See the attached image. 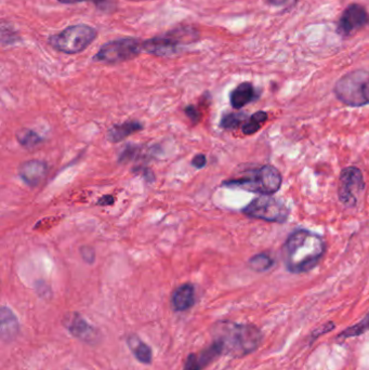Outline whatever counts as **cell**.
I'll return each instance as SVG.
<instances>
[{
  "mask_svg": "<svg viewBox=\"0 0 369 370\" xmlns=\"http://www.w3.org/2000/svg\"><path fill=\"white\" fill-rule=\"evenodd\" d=\"M325 241L308 231L297 230L289 235L284 245V261L291 273L300 274L313 270L325 254Z\"/></svg>",
  "mask_w": 369,
  "mask_h": 370,
  "instance_id": "cell-1",
  "label": "cell"
},
{
  "mask_svg": "<svg viewBox=\"0 0 369 370\" xmlns=\"http://www.w3.org/2000/svg\"><path fill=\"white\" fill-rule=\"evenodd\" d=\"M214 342L219 345L222 354L243 358L257 350L262 342V332L254 325L222 320L212 328Z\"/></svg>",
  "mask_w": 369,
  "mask_h": 370,
  "instance_id": "cell-2",
  "label": "cell"
},
{
  "mask_svg": "<svg viewBox=\"0 0 369 370\" xmlns=\"http://www.w3.org/2000/svg\"><path fill=\"white\" fill-rule=\"evenodd\" d=\"M282 181L280 171L273 166L267 165L248 171L244 177L227 181L224 185L261 195H272L280 190Z\"/></svg>",
  "mask_w": 369,
  "mask_h": 370,
  "instance_id": "cell-3",
  "label": "cell"
},
{
  "mask_svg": "<svg viewBox=\"0 0 369 370\" xmlns=\"http://www.w3.org/2000/svg\"><path fill=\"white\" fill-rule=\"evenodd\" d=\"M335 94L344 105L359 107L369 105V72L354 71L337 81Z\"/></svg>",
  "mask_w": 369,
  "mask_h": 370,
  "instance_id": "cell-4",
  "label": "cell"
},
{
  "mask_svg": "<svg viewBox=\"0 0 369 370\" xmlns=\"http://www.w3.org/2000/svg\"><path fill=\"white\" fill-rule=\"evenodd\" d=\"M97 39V31L86 24L69 26L61 33L52 36L49 43L63 54H75L84 51Z\"/></svg>",
  "mask_w": 369,
  "mask_h": 370,
  "instance_id": "cell-5",
  "label": "cell"
},
{
  "mask_svg": "<svg viewBox=\"0 0 369 370\" xmlns=\"http://www.w3.org/2000/svg\"><path fill=\"white\" fill-rule=\"evenodd\" d=\"M243 213L249 218L278 224L285 222L289 216L287 207L271 195H261L255 198L249 205L245 207Z\"/></svg>",
  "mask_w": 369,
  "mask_h": 370,
  "instance_id": "cell-6",
  "label": "cell"
},
{
  "mask_svg": "<svg viewBox=\"0 0 369 370\" xmlns=\"http://www.w3.org/2000/svg\"><path fill=\"white\" fill-rule=\"evenodd\" d=\"M141 50H143L142 43L137 39H118L101 47L95 56V61L110 64L120 63L139 56Z\"/></svg>",
  "mask_w": 369,
  "mask_h": 370,
  "instance_id": "cell-7",
  "label": "cell"
},
{
  "mask_svg": "<svg viewBox=\"0 0 369 370\" xmlns=\"http://www.w3.org/2000/svg\"><path fill=\"white\" fill-rule=\"evenodd\" d=\"M364 188V177L359 168L348 167L342 170L339 179L338 196L344 206L357 205Z\"/></svg>",
  "mask_w": 369,
  "mask_h": 370,
  "instance_id": "cell-8",
  "label": "cell"
},
{
  "mask_svg": "<svg viewBox=\"0 0 369 370\" xmlns=\"http://www.w3.org/2000/svg\"><path fill=\"white\" fill-rule=\"evenodd\" d=\"M64 326L71 336L89 345H96L101 338L99 330L91 326L78 313H69L64 317Z\"/></svg>",
  "mask_w": 369,
  "mask_h": 370,
  "instance_id": "cell-9",
  "label": "cell"
},
{
  "mask_svg": "<svg viewBox=\"0 0 369 370\" xmlns=\"http://www.w3.org/2000/svg\"><path fill=\"white\" fill-rule=\"evenodd\" d=\"M182 39L179 37L178 34H168L167 36L155 37V39H148L142 43L143 51L148 54L157 56H169L178 52L180 48Z\"/></svg>",
  "mask_w": 369,
  "mask_h": 370,
  "instance_id": "cell-10",
  "label": "cell"
},
{
  "mask_svg": "<svg viewBox=\"0 0 369 370\" xmlns=\"http://www.w3.org/2000/svg\"><path fill=\"white\" fill-rule=\"evenodd\" d=\"M367 20H368V16H367L366 10L361 6H349L339 22V32L342 35H349L352 32L366 24Z\"/></svg>",
  "mask_w": 369,
  "mask_h": 370,
  "instance_id": "cell-11",
  "label": "cell"
},
{
  "mask_svg": "<svg viewBox=\"0 0 369 370\" xmlns=\"http://www.w3.org/2000/svg\"><path fill=\"white\" fill-rule=\"evenodd\" d=\"M48 173V165L43 160H28L21 165L19 175L25 184L32 188L43 182Z\"/></svg>",
  "mask_w": 369,
  "mask_h": 370,
  "instance_id": "cell-12",
  "label": "cell"
},
{
  "mask_svg": "<svg viewBox=\"0 0 369 370\" xmlns=\"http://www.w3.org/2000/svg\"><path fill=\"white\" fill-rule=\"evenodd\" d=\"M221 354L222 351L219 345L212 342L210 347H206L201 352L190 354L186 358L183 370H203Z\"/></svg>",
  "mask_w": 369,
  "mask_h": 370,
  "instance_id": "cell-13",
  "label": "cell"
},
{
  "mask_svg": "<svg viewBox=\"0 0 369 370\" xmlns=\"http://www.w3.org/2000/svg\"><path fill=\"white\" fill-rule=\"evenodd\" d=\"M197 300L195 288L192 284H183L175 290L171 296V305L177 312H184L193 307Z\"/></svg>",
  "mask_w": 369,
  "mask_h": 370,
  "instance_id": "cell-14",
  "label": "cell"
},
{
  "mask_svg": "<svg viewBox=\"0 0 369 370\" xmlns=\"http://www.w3.org/2000/svg\"><path fill=\"white\" fill-rule=\"evenodd\" d=\"M0 318H1V327H0V334L3 341H12L18 336L20 325H19L18 317L12 312V309L7 307H1L0 312Z\"/></svg>",
  "mask_w": 369,
  "mask_h": 370,
  "instance_id": "cell-15",
  "label": "cell"
},
{
  "mask_svg": "<svg viewBox=\"0 0 369 370\" xmlns=\"http://www.w3.org/2000/svg\"><path fill=\"white\" fill-rule=\"evenodd\" d=\"M256 99H257V91L249 83H243L240 86H237L230 96L231 105L237 109H242Z\"/></svg>",
  "mask_w": 369,
  "mask_h": 370,
  "instance_id": "cell-16",
  "label": "cell"
},
{
  "mask_svg": "<svg viewBox=\"0 0 369 370\" xmlns=\"http://www.w3.org/2000/svg\"><path fill=\"white\" fill-rule=\"evenodd\" d=\"M141 129H142V124L137 122L114 124L107 132V139L110 140L111 142L118 143L129 135H133L135 132L140 131Z\"/></svg>",
  "mask_w": 369,
  "mask_h": 370,
  "instance_id": "cell-17",
  "label": "cell"
},
{
  "mask_svg": "<svg viewBox=\"0 0 369 370\" xmlns=\"http://www.w3.org/2000/svg\"><path fill=\"white\" fill-rule=\"evenodd\" d=\"M127 345L130 351L133 353L139 362H142V364H150L152 358H153L152 349L144 341H142L140 337L135 335L129 336L127 339Z\"/></svg>",
  "mask_w": 369,
  "mask_h": 370,
  "instance_id": "cell-18",
  "label": "cell"
},
{
  "mask_svg": "<svg viewBox=\"0 0 369 370\" xmlns=\"http://www.w3.org/2000/svg\"><path fill=\"white\" fill-rule=\"evenodd\" d=\"M267 120V114L262 111L255 113L251 116L248 117L244 124H243L242 130L245 135H254L260 128L262 127V124Z\"/></svg>",
  "mask_w": 369,
  "mask_h": 370,
  "instance_id": "cell-19",
  "label": "cell"
},
{
  "mask_svg": "<svg viewBox=\"0 0 369 370\" xmlns=\"http://www.w3.org/2000/svg\"><path fill=\"white\" fill-rule=\"evenodd\" d=\"M16 139L22 146L33 149L43 142V139L35 131L30 129H22L16 133Z\"/></svg>",
  "mask_w": 369,
  "mask_h": 370,
  "instance_id": "cell-20",
  "label": "cell"
},
{
  "mask_svg": "<svg viewBox=\"0 0 369 370\" xmlns=\"http://www.w3.org/2000/svg\"><path fill=\"white\" fill-rule=\"evenodd\" d=\"M273 264H274L273 259L267 254H256L248 262L250 269L252 271L259 272V273L270 270Z\"/></svg>",
  "mask_w": 369,
  "mask_h": 370,
  "instance_id": "cell-21",
  "label": "cell"
},
{
  "mask_svg": "<svg viewBox=\"0 0 369 370\" xmlns=\"http://www.w3.org/2000/svg\"><path fill=\"white\" fill-rule=\"evenodd\" d=\"M369 330V313L366 316L361 320V322L357 323V325L351 326V327L346 328L344 331H342L340 335L338 336L340 339H348V338L357 337V336H361L364 334V332L368 331Z\"/></svg>",
  "mask_w": 369,
  "mask_h": 370,
  "instance_id": "cell-22",
  "label": "cell"
},
{
  "mask_svg": "<svg viewBox=\"0 0 369 370\" xmlns=\"http://www.w3.org/2000/svg\"><path fill=\"white\" fill-rule=\"evenodd\" d=\"M248 117L245 114H227L221 120V127L224 129H234L241 124H244Z\"/></svg>",
  "mask_w": 369,
  "mask_h": 370,
  "instance_id": "cell-23",
  "label": "cell"
},
{
  "mask_svg": "<svg viewBox=\"0 0 369 370\" xmlns=\"http://www.w3.org/2000/svg\"><path fill=\"white\" fill-rule=\"evenodd\" d=\"M59 3H65V5H73V3H92L97 5L98 7H103L107 3V0H58Z\"/></svg>",
  "mask_w": 369,
  "mask_h": 370,
  "instance_id": "cell-24",
  "label": "cell"
},
{
  "mask_svg": "<svg viewBox=\"0 0 369 370\" xmlns=\"http://www.w3.org/2000/svg\"><path fill=\"white\" fill-rule=\"evenodd\" d=\"M186 116L189 117L190 120L197 124L199 120V116H201V113H199V109L195 107H188L186 109Z\"/></svg>",
  "mask_w": 369,
  "mask_h": 370,
  "instance_id": "cell-25",
  "label": "cell"
},
{
  "mask_svg": "<svg viewBox=\"0 0 369 370\" xmlns=\"http://www.w3.org/2000/svg\"><path fill=\"white\" fill-rule=\"evenodd\" d=\"M335 324L333 323H328V324L324 325L322 327L316 328L315 331L313 332L312 338L315 339V338L320 337V336L323 335V334H327V332L331 331V330L334 329Z\"/></svg>",
  "mask_w": 369,
  "mask_h": 370,
  "instance_id": "cell-26",
  "label": "cell"
},
{
  "mask_svg": "<svg viewBox=\"0 0 369 370\" xmlns=\"http://www.w3.org/2000/svg\"><path fill=\"white\" fill-rule=\"evenodd\" d=\"M207 164L206 156L204 154H199L193 158L192 160V165L194 167L197 168V169H201V168L205 167Z\"/></svg>",
  "mask_w": 369,
  "mask_h": 370,
  "instance_id": "cell-27",
  "label": "cell"
},
{
  "mask_svg": "<svg viewBox=\"0 0 369 370\" xmlns=\"http://www.w3.org/2000/svg\"><path fill=\"white\" fill-rule=\"evenodd\" d=\"M267 3L273 6H280V7H291L297 0H267Z\"/></svg>",
  "mask_w": 369,
  "mask_h": 370,
  "instance_id": "cell-28",
  "label": "cell"
},
{
  "mask_svg": "<svg viewBox=\"0 0 369 370\" xmlns=\"http://www.w3.org/2000/svg\"><path fill=\"white\" fill-rule=\"evenodd\" d=\"M89 248L90 247H84V248H82V254L85 261L88 262V263H92V262L95 261V252L92 251L91 254H89L88 252Z\"/></svg>",
  "mask_w": 369,
  "mask_h": 370,
  "instance_id": "cell-29",
  "label": "cell"
},
{
  "mask_svg": "<svg viewBox=\"0 0 369 370\" xmlns=\"http://www.w3.org/2000/svg\"><path fill=\"white\" fill-rule=\"evenodd\" d=\"M113 202H114V198H113V196L107 195L104 196V197L100 198L99 202H98V205H112Z\"/></svg>",
  "mask_w": 369,
  "mask_h": 370,
  "instance_id": "cell-30",
  "label": "cell"
}]
</instances>
